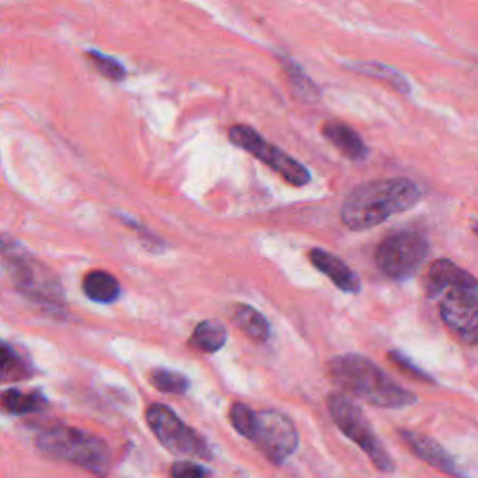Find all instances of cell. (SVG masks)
<instances>
[{"instance_id":"4","label":"cell","mask_w":478,"mask_h":478,"mask_svg":"<svg viewBox=\"0 0 478 478\" xmlns=\"http://www.w3.org/2000/svg\"><path fill=\"white\" fill-rule=\"evenodd\" d=\"M0 256H3L8 273L21 294L47 305H60L64 299L60 281L47 265L30 256L23 247L3 238L0 241Z\"/></svg>"},{"instance_id":"10","label":"cell","mask_w":478,"mask_h":478,"mask_svg":"<svg viewBox=\"0 0 478 478\" xmlns=\"http://www.w3.org/2000/svg\"><path fill=\"white\" fill-rule=\"evenodd\" d=\"M440 314L445 325L467 342H478V292L454 289L440 303Z\"/></svg>"},{"instance_id":"21","label":"cell","mask_w":478,"mask_h":478,"mask_svg":"<svg viewBox=\"0 0 478 478\" xmlns=\"http://www.w3.org/2000/svg\"><path fill=\"white\" fill-rule=\"evenodd\" d=\"M150 382L161 392H171V394H183L187 387H189V380H187L183 373L164 370V368L152 370Z\"/></svg>"},{"instance_id":"22","label":"cell","mask_w":478,"mask_h":478,"mask_svg":"<svg viewBox=\"0 0 478 478\" xmlns=\"http://www.w3.org/2000/svg\"><path fill=\"white\" fill-rule=\"evenodd\" d=\"M231 423L236 428V432L243 435V438L253 440L255 428H256V413L251 407L241 404V402L232 404V407H231Z\"/></svg>"},{"instance_id":"5","label":"cell","mask_w":478,"mask_h":478,"mask_svg":"<svg viewBox=\"0 0 478 478\" xmlns=\"http://www.w3.org/2000/svg\"><path fill=\"white\" fill-rule=\"evenodd\" d=\"M327 407L340 432L366 452L373 465L383 473H390L394 469L390 454L385 450V447L378 440V435L373 433L365 413L356 402L346 397V394L332 392L327 398Z\"/></svg>"},{"instance_id":"20","label":"cell","mask_w":478,"mask_h":478,"mask_svg":"<svg viewBox=\"0 0 478 478\" xmlns=\"http://www.w3.org/2000/svg\"><path fill=\"white\" fill-rule=\"evenodd\" d=\"M351 70L357 71V73H363L366 77L383 80L397 92H402V94L411 92L409 82L406 80V77L402 73L394 71L392 68H389L385 64H380V62H356V64H351Z\"/></svg>"},{"instance_id":"25","label":"cell","mask_w":478,"mask_h":478,"mask_svg":"<svg viewBox=\"0 0 478 478\" xmlns=\"http://www.w3.org/2000/svg\"><path fill=\"white\" fill-rule=\"evenodd\" d=\"M171 474H172V478H205L207 476V469H204L198 464L181 460V462H176L172 465Z\"/></svg>"},{"instance_id":"1","label":"cell","mask_w":478,"mask_h":478,"mask_svg":"<svg viewBox=\"0 0 478 478\" xmlns=\"http://www.w3.org/2000/svg\"><path fill=\"white\" fill-rule=\"evenodd\" d=\"M421 200L417 183L404 178L376 180L359 185L342 204V222L349 231L363 232L404 214Z\"/></svg>"},{"instance_id":"23","label":"cell","mask_w":478,"mask_h":478,"mask_svg":"<svg viewBox=\"0 0 478 478\" xmlns=\"http://www.w3.org/2000/svg\"><path fill=\"white\" fill-rule=\"evenodd\" d=\"M90 62H92V66L105 77L109 80H123L126 79V68H123L120 62L113 56H107V55H103L99 51H88L87 53Z\"/></svg>"},{"instance_id":"18","label":"cell","mask_w":478,"mask_h":478,"mask_svg":"<svg viewBox=\"0 0 478 478\" xmlns=\"http://www.w3.org/2000/svg\"><path fill=\"white\" fill-rule=\"evenodd\" d=\"M0 406L12 415H27L44 409L47 406V398L38 390L23 392L17 389H8L0 394Z\"/></svg>"},{"instance_id":"26","label":"cell","mask_w":478,"mask_h":478,"mask_svg":"<svg viewBox=\"0 0 478 478\" xmlns=\"http://www.w3.org/2000/svg\"><path fill=\"white\" fill-rule=\"evenodd\" d=\"M389 359H390L394 365H398L402 370L413 372V376H417V378H421V380H424V382H430V378L426 376V373H424L423 370H419L417 366H415L407 357H404L402 353H398V351H390V353H389Z\"/></svg>"},{"instance_id":"3","label":"cell","mask_w":478,"mask_h":478,"mask_svg":"<svg viewBox=\"0 0 478 478\" xmlns=\"http://www.w3.org/2000/svg\"><path fill=\"white\" fill-rule=\"evenodd\" d=\"M36 447L49 458L79 465L97 476H107L113 465V454L105 441L71 426H53L39 432Z\"/></svg>"},{"instance_id":"7","label":"cell","mask_w":478,"mask_h":478,"mask_svg":"<svg viewBox=\"0 0 478 478\" xmlns=\"http://www.w3.org/2000/svg\"><path fill=\"white\" fill-rule=\"evenodd\" d=\"M228 138H231L236 147L243 148L256 159L264 161L269 169H273L277 174L282 176L284 181L294 187H303L310 181V172L305 166L284 154L281 148L273 147L272 142H267L258 131L248 126H234L228 131Z\"/></svg>"},{"instance_id":"13","label":"cell","mask_w":478,"mask_h":478,"mask_svg":"<svg viewBox=\"0 0 478 478\" xmlns=\"http://www.w3.org/2000/svg\"><path fill=\"white\" fill-rule=\"evenodd\" d=\"M308 260L320 273L329 277L332 284L342 289V292L357 294L361 289V281L353 273V269L332 253H327L323 248H313V251L308 253Z\"/></svg>"},{"instance_id":"11","label":"cell","mask_w":478,"mask_h":478,"mask_svg":"<svg viewBox=\"0 0 478 478\" xmlns=\"http://www.w3.org/2000/svg\"><path fill=\"white\" fill-rule=\"evenodd\" d=\"M426 288L430 298H438L441 294L454 292V289H473V292H478V281L450 260H438L430 267Z\"/></svg>"},{"instance_id":"16","label":"cell","mask_w":478,"mask_h":478,"mask_svg":"<svg viewBox=\"0 0 478 478\" xmlns=\"http://www.w3.org/2000/svg\"><path fill=\"white\" fill-rule=\"evenodd\" d=\"M82 289L90 301L94 303H113L120 298V282L107 272L94 269L82 279Z\"/></svg>"},{"instance_id":"8","label":"cell","mask_w":478,"mask_h":478,"mask_svg":"<svg viewBox=\"0 0 478 478\" xmlns=\"http://www.w3.org/2000/svg\"><path fill=\"white\" fill-rule=\"evenodd\" d=\"M147 421L159 443L180 456H207L204 440L200 435L181 423L178 415L163 404H154L147 411Z\"/></svg>"},{"instance_id":"19","label":"cell","mask_w":478,"mask_h":478,"mask_svg":"<svg viewBox=\"0 0 478 478\" xmlns=\"http://www.w3.org/2000/svg\"><path fill=\"white\" fill-rule=\"evenodd\" d=\"M226 340H228L226 327L217 320H205L197 325L191 337V346L204 353H215L226 344Z\"/></svg>"},{"instance_id":"6","label":"cell","mask_w":478,"mask_h":478,"mask_svg":"<svg viewBox=\"0 0 478 478\" xmlns=\"http://www.w3.org/2000/svg\"><path fill=\"white\" fill-rule=\"evenodd\" d=\"M428 255V241L417 232H398L383 239L376 251L380 272L392 279L404 281L415 275Z\"/></svg>"},{"instance_id":"2","label":"cell","mask_w":478,"mask_h":478,"mask_svg":"<svg viewBox=\"0 0 478 478\" xmlns=\"http://www.w3.org/2000/svg\"><path fill=\"white\" fill-rule=\"evenodd\" d=\"M329 373L344 392L368 402L370 406L397 409L411 406L417 400L413 392L392 382L378 365L357 353H348V356L332 359L329 363Z\"/></svg>"},{"instance_id":"9","label":"cell","mask_w":478,"mask_h":478,"mask_svg":"<svg viewBox=\"0 0 478 478\" xmlns=\"http://www.w3.org/2000/svg\"><path fill=\"white\" fill-rule=\"evenodd\" d=\"M251 441L260 447L269 460L281 464L296 452L299 435L286 415L279 411H262L256 413V428Z\"/></svg>"},{"instance_id":"15","label":"cell","mask_w":478,"mask_h":478,"mask_svg":"<svg viewBox=\"0 0 478 478\" xmlns=\"http://www.w3.org/2000/svg\"><path fill=\"white\" fill-rule=\"evenodd\" d=\"M232 320L234 323L245 332L248 339H253L256 342H267L269 337H272V327H269V322L265 316L255 306H248L243 303H238L232 306Z\"/></svg>"},{"instance_id":"12","label":"cell","mask_w":478,"mask_h":478,"mask_svg":"<svg viewBox=\"0 0 478 478\" xmlns=\"http://www.w3.org/2000/svg\"><path fill=\"white\" fill-rule=\"evenodd\" d=\"M400 435L406 441V445L411 449V452L415 456H419L423 462H426L428 465L440 469L450 476L464 478V473L460 471V467L456 465V462L450 458V454L438 441L428 438V435L424 433L409 432V430L400 432Z\"/></svg>"},{"instance_id":"17","label":"cell","mask_w":478,"mask_h":478,"mask_svg":"<svg viewBox=\"0 0 478 478\" xmlns=\"http://www.w3.org/2000/svg\"><path fill=\"white\" fill-rule=\"evenodd\" d=\"M34 376V366L8 342H0V383Z\"/></svg>"},{"instance_id":"14","label":"cell","mask_w":478,"mask_h":478,"mask_svg":"<svg viewBox=\"0 0 478 478\" xmlns=\"http://www.w3.org/2000/svg\"><path fill=\"white\" fill-rule=\"evenodd\" d=\"M322 133L332 147L339 148L348 159L351 161L366 159L368 147L365 144V140L359 137L357 131H353L349 126H346V123L339 120H329L323 123Z\"/></svg>"},{"instance_id":"24","label":"cell","mask_w":478,"mask_h":478,"mask_svg":"<svg viewBox=\"0 0 478 478\" xmlns=\"http://www.w3.org/2000/svg\"><path fill=\"white\" fill-rule=\"evenodd\" d=\"M288 73H289V80H292V85L294 88L299 92V96L303 99H308V101H313V99H318L320 97V90L318 87L314 85L313 80H310L303 71L301 68H298L294 62H288Z\"/></svg>"}]
</instances>
